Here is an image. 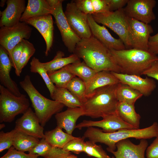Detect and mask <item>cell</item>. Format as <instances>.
I'll return each mask as SVG.
<instances>
[{
  "mask_svg": "<svg viewBox=\"0 0 158 158\" xmlns=\"http://www.w3.org/2000/svg\"><path fill=\"white\" fill-rule=\"evenodd\" d=\"M97 72L102 71L121 73L110 50L92 35L81 39L73 53Z\"/></svg>",
  "mask_w": 158,
  "mask_h": 158,
  "instance_id": "obj_1",
  "label": "cell"
},
{
  "mask_svg": "<svg viewBox=\"0 0 158 158\" xmlns=\"http://www.w3.org/2000/svg\"><path fill=\"white\" fill-rule=\"evenodd\" d=\"M83 137L95 143L105 144L108 146L107 150L110 152L115 151L116 143L123 140L130 138L147 139L158 137V123L154 122L144 128L122 129L112 133L104 132L101 129L90 127L87 128Z\"/></svg>",
  "mask_w": 158,
  "mask_h": 158,
  "instance_id": "obj_2",
  "label": "cell"
},
{
  "mask_svg": "<svg viewBox=\"0 0 158 158\" xmlns=\"http://www.w3.org/2000/svg\"><path fill=\"white\" fill-rule=\"evenodd\" d=\"M110 50L121 73L123 74L140 76L158 59L157 55L148 51L134 48Z\"/></svg>",
  "mask_w": 158,
  "mask_h": 158,
  "instance_id": "obj_3",
  "label": "cell"
},
{
  "mask_svg": "<svg viewBox=\"0 0 158 158\" xmlns=\"http://www.w3.org/2000/svg\"><path fill=\"white\" fill-rule=\"evenodd\" d=\"M118 83L98 88L87 98L82 107L84 116L92 118H102L116 112L118 102L116 91Z\"/></svg>",
  "mask_w": 158,
  "mask_h": 158,
  "instance_id": "obj_4",
  "label": "cell"
},
{
  "mask_svg": "<svg viewBox=\"0 0 158 158\" xmlns=\"http://www.w3.org/2000/svg\"><path fill=\"white\" fill-rule=\"evenodd\" d=\"M19 84L29 96L35 112L43 127L54 115L60 112L65 106L58 102L48 99L41 94L33 85L28 75L25 76Z\"/></svg>",
  "mask_w": 158,
  "mask_h": 158,
  "instance_id": "obj_5",
  "label": "cell"
},
{
  "mask_svg": "<svg viewBox=\"0 0 158 158\" xmlns=\"http://www.w3.org/2000/svg\"><path fill=\"white\" fill-rule=\"evenodd\" d=\"M28 99L25 95L16 96L0 85V122L11 123L15 117L23 114L30 107Z\"/></svg>",
  "mask_w": 158,
  "mask_h": 158,
  "instance_id": "obj_6",
  "label": "cell"
},
{
  "mask_svg": "<svg viewBox=\"0 0 158 158\" xmlns=\"http://www.w3.org/2000/svg\"><path fill=\"white\" fill-rule=\"evenodd\" d=\"M91 15L97 23L107 26L117 35L126 49L132 48L129 35L128 17L123 8L114 11L95 13Z\"/></svg>",
  "mask_w": 158,
  "mask_h": 158,
  "instance_id": "obj_7",
  "label": "cell"
},
{
  "mask_svg": "<svg viewBox=\"0 0 158 158\" xmlns=\"http://www.w3.org/2000/svg\"><path fill=\"white\" fill-rule=\"evenodd\" d=\"M52 9V15L60 32L62 41L69 52L73 54L76 46L81 40L69 25L63 12V0H48Z\"/></svg>",
  "mask_w": 158,
  "mask_h": 158,
  "instance_id": "obj_8",
  "label": "cell"
},
{
  "mask_svg": "<svg viewBox=\"0 0 158 158\" xmlns=\"http://www.w3.org/2000/svg\"><path fill=\"white\" fill-rule=\"evenodd\" d=\"M32 28L25 22H20L11 27L3 26L0 29V44L7 51L9 56L14 47L23 39H29Z\"/></svg>",
  "mask_w": 158,
  "mask_h": 158,
  "instance_id": "obj_9",
  "label": "cell"
},
{
  "mask_svg": "<svg viewBox=\"0 0 158 158\" xmlns=\"http://www.w3.org/2000/svg\"><path fill=\"white\" fill-rule=\"evenodd\" d=\"M64 13L71 28L80 38H88L92 36L88 23V15L80 11L73 1L67 4Z\"/></svg>",
  "mask_w": 158,
  "mask_h": 158,
  "instance_id": "obj_10",
  "label": "cell"
},
{
  "mask_svg": "<svg viewBox=\"0 0 158 158\" xmlns=\"http://www.w3.org/2000/svg\"><path fill=\"white\" fill-rule=\"evenodd\" d=\"M156 4L155 0H128L123 9L128 17L149 24L156 18L153 9Z\"/></svg>",
  "mask_w": 158,
  "mask_h": 158,
  "instance_id": "obj_11",
  "label": "cell"
},
{
  "mask_svg": "<svg viewBox=\"0 0 158 158\" xmlns=\"http://www.w3.org/2000/svg\"><path fill=\"white\" fill-rule=\"evenodd\" d=\"M129 35L132 48L148 51L151 34L153 32L152 26L128 17Z\"/></svg>",
  "mask_w": 158,
  "mask_h": 158,
  "instance_id": "obj_12",
  "label": "cell"
},
{
  "mask_svg": "<svg viewBox=\"0 0 158 158\" xmlns=\"http://www.w3.org/2000/svg\"><path fill=\"white\" fill-rule=\"evenodd\" d=\"M99 121L84 120L76 125V128L97 127L102 128L105 133H112L122 129H137L123 121L116 112L106 115Z\"/></svg>",
  "mask_w": 158,
  "mask_h": 158,
  "instance_id": "obj_13",
  "label": "cell"
},
{
  "mask_svg": "<svg viewBox=\"0 0 158 158\" xmlns=\"http://www.w3.org/2000/svg\"><path fill=\"white\" fill-rule=\"evenodd\" d=\"M14 129L39 139H44L43 127L30 107L16 120Z\"/></svg>",
  "mask_w": 158,
  "mask_h": 158,
  "instance_id": "obj_14",
  "label": "cell"
},
{
  "mask_svg": "<svg viewBox=\"0 0 158 158\" xmlns=\"http://www.w3.org/2000/svg\"><path fill=\"white\" fill-rule=\"evenodd\" d=\"M87 19L92 35L108 49L116 50L126 49L120 38L114 37L104 26L99 25L94 20L91 15H88Z\"/></svg>",
  "mask_w": 158,
  "mask_h": 158,
  "instance_id": "obj_15",
  "label": "cell"
},
{
  "mask_svg": "<svg viewBox=\"0 0 158 158\" xmlns=\"http://www.w3.org/2000/svg\"><path fill=\"white\" fill-rule=\"evenodd\" d=\"M145 139H140L139 143L136 145L128 139L121 140L116 144L117 150L110 152L115 158H145V152L148 146ZM111 158H115L112 157Z\"/></svg>",
  "mask_w": 158,
  "mask_h": 158,
  "instance_id": "obj_16",
  "label": "cell"
},
{
  "mask_svg": "<svg viewBox=\"0 0 158 158\" xmlns=\"http://www.w3.org/2000/svg\"><path fill=\"white\" fill-rule=\"evenodd\" d=\"M52 15L49 14L33 17L25 21L35 28L44 38L46 44L45 52L46 56L48 55L53 43L54 26Z\"/></svg>",
  "mask_w": 158,
  "mask_h": 158,
  "instance_id": "obj_17",
  "label": "cell"
},
{
  "mask_svg": "<svg viewBox=\"0 0 158 158\" xmlns=\"http://www.w3.org/2000/svg\"><path fill=\"white\" fill-rule=\"evenodd\" d=\"M111 72L120 83L130 86L144 96H149L156 88V83L153 79L147 77L143 78L135 75Z\"/></svg>",
  "mask_w": 158,
  "mask_h": 158,
  "instance_id": "obj_18",
  "label": "cell"
},
{
  "mask_svg": "<svg viewBox=\"0 0 158 158\" xmlns=\"http://www.w3.org/2000/svg\"><path fill=\"white\" fill-rule=\"evenodd\" d=\"M25 0H8L7 7L2 11H0V27H11L20 22L26 6Z\"/></svg>",
  "mask_w": 158,
  "mask_h": 158,
  "instance_id": "obj_19",
  "label": "cell"
},
{
  "mask_svg": "<svg viewBox=\"0 0 158 158\" xmlns=\"http://www.w3.org/2000/svg\"><path fill=\"white\" fill-rule=\"evenodd\" d=\"M12 67L7 51L0 46V82L16 96H20L21 94L16 83L11 78L10 72Z\"/></svg>",
  "mask_w": 158,
  "mask_h": 158,
  "instance_id": "obj_20",
  "label": "cell"
},
{
  "mask_svg": "<svg viewBox=\"0 0 158 158\" xmlns=\"http://www.w3.org/2000/svg\"><path fill=\"white\" fill-rule=\"evenodd\" d=\"M84 115L85 112L82 107L68 108L66 110L55 115L57 126L63 129L67 133L72 135L76 128L77 120L81 116Z\"/></svg>",
  "mask_w": 158,
  "mask_h": 158,
  "instance_id": "obj_21",
  "label": "cell"
},
{
  "mask_svg": "<svg viewBox=\"0 0 158 158\" xmlns=\"http://www.w3.org/2000/svg\"><path fill=\"white\" fill-rule=\"evenodd\" d=\"M120 83L118 79L111 72L102 71L97 72L85 84V96L87 99L91 96L98 88Z\"/></svg>",
  "mask_w": 158,
  "mask_h": 158,
  "instance_id": "obj_22",
  "label": "cell"
},
{
  "mask_svg": "<svg viewBox=\"0 0 158 158\" xmlns=\"http://www.w3.org/2000/svg\"><path fill=\"white\" fill-rule=\"evenodd\" d=\"M51 7L48 0H28L20 22H25L31 18L52 14Z\"/></svg>",
  "mask_w": 158,
  "mask_h": 158,
  "instance_id": "obj_23",
  "label": "cell"
},
{
  "mask_svg": "<svg viewBox=\"0 0 158 158\" xmlns=\"http://www.w3.org/2000/svg\"><path fill=\"white\" fill-rule=\"evenodd\" d=\"M28 153L37 154L44 158H66L71 154L62 148L52 146L44 139H41L38 144Z\"/></svg>",
  "mask_w": 158,
  "mask_h": 158,
  "instance_id": "obj_24",
  "label": "cell"
},
{
  "mask_svg": "<svg viewBox=\"0 0 158 158\" xmlns=\"http://www.w3.org/2000/svg\"><path fill=\"white\" fill-rule=\"evenodd\" d=\"M134 104L118 102L116 112L125 122L136 129H139L141 116L136 112Z\"/></svg>",
  "mask_w": 158,
  "mask_h": 158,
  "instance_id": "obj_25",
  "label": "cell"
},
{
  "mask_svg": "<svg viewBox=\"0 0 158 158\" xmlns=\"http://www.w3.org/2000/svg\"><path fill=\"white\" fill-rule=\"evenodd\" d=\"M64 56L63 52L58 51L52 60L49 62L42 63L47 72L54 71L68 64L80 61V58L74 54L67 57H64Z\"/></svg>",
  "mask_w": 158,
  "mask_h": 158,
  "instance_id": "obj_26",
  "label": "cell"
},
{
  "mask_svg": "<svg viewBox=\"0 0 158 158\" xmlns=\"http://www.w3.org/2000/svg\"><path fill=\"white\" fill-rule=\"evenodd\" d=\"M44 134V139L47 143L54 147L62 149L69 141L76 138L64 132L57 126L45 131Z\"/></svg>",
  "mask_w": 158,
  "mask_h": 158,
  "instance_id": "obj_27",
  "label": "cell"
},
{
  "mask_svg": "<svg viewBox=\"0 0 158 158\" xmlns=\"http://www.w3.org/2000/svg\"><path fill=\"white\" fill-rule=\"evenodd\" d=\"M51 99L63 104L68 108L82 107L83 104L66 88L55 86Z\"/></svg>",
  "mask_w": 158,
  "mask_h": 158,
  "instance_id": "obj_28",
  "label": "cell"
},
{
  "mask_svg": "<svg viewBox=\"0 0 158 158\" xmlns=\"http://www.w3.org/2000/svg\"><path fill=\"white\" fill-rule=\"evenodd\" d=\"M40 141L39 139L16 130L13 146L19 151L28 152L35 147Z\"/></svg>",
  "mask_w": 158,
  "mask_h": 158,
  "instance_id": "obj_29",
  "label": "cell"
},
{
  "mask_svg": "<svg viewBox=\"0 0 158 158\" xmlns=\"http://www.w3.org/2000/svg\"><path fill=\"white\" fill-rule=\"evenodd\" d=\"M65 67L70 72L75 76H78L85 84L97 73L83 61L70 64Z\"/></svg>",
  "mask_w": 158,
  "mask_h": 158,
  "instance_id": "obj_30",
  "label": "cell"
},
{
  "mask_svg": "<svg viewBox=\"0 0 158 158\" xmlns=\"http://www.w3.org/2000/svg\"><path fill=\"white\" fill-rule=\"evenodd\" d=\"M116 95L118 102L134 104L143 96L138 91L126 84L121 83L118 84Z\"/></svg>",
  "mask_w": 158,
  "mask_h": 158,
  "instance_id": "obj_31",
  "label": "cell"
},
{
  "mask_svg": "<svg viewBox=\"0 0 158 158\" xmlns=\"http://www.w3.org/2000/svg\"><path fill=\"white\" fill-rule=\"evenodd\" d=\"M51 82L57 87L66 88L68 83L76 76L68 71L65 67L52 72H47Z\"/></svg>",
  "mask_w": 158,
  "mask_h": 158,
  "instance_id": "obj_32",
  "label": "cell"
},
{
  "mask_svg": "<svg viewBox=\"0 0 158 158\" xmlns=\"http://www.w3.org/2000/svg\"><path fill=\"white\" fill-rule=\"evenodd\" d=\"M30 65L31 72L37 73L40 75L49 92L50 96H51L54 90L55 86L50 80L47 71L43 66L42 63L40 62L37 58L33 57L30 62Z\"/></svg>",
  "mask_w": 158,
  "mask_h": 158,
  "instance_id": "obj_33",
  "label": "cell"
},
{
  "mask_svg": "<svg viewBox=\"0 0 158 158\" xmlns=\"http://www.w3.org/2000/svg\"><path fill=\"white\" fill-rule=\"evenodd\" d=\"M21 42L23 44V50L17 67L15 69V73L18 76H20L23 68L36 51L33 44L27 40L23 39Z\"/></svg>",
  "mask_w": 158,
  "mask_h": 158,
  "instance_id": "obj_34",
  "label": "cell"
},
{
  "mask_svg": "<svg viewBox=\"0 0 158 158\" xmlns=\"http://www.w3.org/2000/svg\"><path fill=\"white\" fill-rule=\"evenodd\" d=\"M83 104L87 100L86 84L81 79L75 76L70 81L66 88Z\"/></svg>",
  "mask_w": 158,
  "mask_h": 158,
  "instance_id": "obj_35",
  "label": "cell"
},
{
  "mask_svg": "<svg viewBox=\"0 0 158 158\" xmlns=\"http://www.w3.org/2000/svg\"><path fill=\"white\" fill-rule=\"evenodd\" d=\"M84 152L89 156L96 158H111L101 145L90 140L85 142Z\"/></svg>",
  "mask_w": 158,
  "mask_h": 158,
  "instance_id": "obj_36",
  "label": "cell"
},
{
  "mask_svg": "<svg viewBox=\"0 0 158 158\" xmlns=\"http://www.w3.org/2000/svg\"><path fill=\"white\" fill-rule=\"evenodd\" d=\"M83 137H76L69 141L63 147L66 151L79 154L84 152L85 142Z\"/></svg>",
  "mask_w": 158,
  "mask_h": 158,
  "instance_id": "obj_37",
  "label": "cell"
},
{
  "mask_svg": "<svg viewBox=\"0 0 158 158\" xmlns=\"http://www.w3.org/2000/svg\"><path fill=\"white\" fill-rule=\"evenodd\" d=\"M14 128L6 133L1 131L0 132V152L9 149L13 146L15 133Z\"/></svg>",
  "mask_w": 158,
  "mask_h": 158,
  "instance_id": "obj_38",
  "label": "cell"
},
{
  "mask_svg": "<svg viewBox=\"0 0 158 158\" xmlns=\"http://www.w3.org/2000/svg\"><path fill=\"white\" fill-rule=\"evenodd\" d=\"M39 156L37 154L25 153L24 152L17 150L12 146L0 158H38Z\"/></svg>",
  "mask_w": 158,
  "mask_h": 158,
  "instance_id": "obj_39",
  "label": "cell"
},
{
  "mask_svg": "<svg viewBox=\"0 0 158 158\" xmlns=\"http://www.w3.org/2000/svg\"><path fill=\"white\" fill-rule=\"evenodd\" d=\"M73 1L78 8L84 13L87 15H92L95 13L91 0H75Z\"/></svg>",
  "mask_w": 158,
  "mask_h": 158,
  "instance_id": "obj_40",
  "label": "cell"
},
{
  "mask_svg": "<svg viewBox=\"0 0 158 158\" xmlns=\"http://www.w3.org/2000/svg\"><path fill=\"white\" fill-rule=\"evenodd\" d=\"M23 49L22 42L18 44L13 49L9 56L12 67L15 69L20 60Z\"/></svg>",
  "mask_w": 158,
  "mask_h": 158,
  "instance_id": "obj_41",
  "label": "cell"
},
{
  "mask_svg": "<svg viewBox=\"0 0 158 158\" xmlns=\"http://www.w3.org/2000/svg\"><path fill=\"white\" fill-rule=\"evenodd\" d=\"M146 152L147 158H158V137L148 146Z\"/></svg>",
  "mask_w": 158,
  "mask_h": 158,
  "instance_id": "obj_42",
  "label": "cell"
},
{
  "mask_svg": "<svg viewBox=\"0 0 158 158\" xmlns=\"http://www.w3.org/2000/svg\"><path fill=\"white\" fill-rule=\"evenodd\" d=\"M128 0H105L110 11H114L123 8Z\"/></svg>",
  "mask_w": 158,
  "mask_h": 158,
  "instance_id": "obj_43",
  "label": "cell"
},
{
  "mask_svg": "<svg viewBox=\"0 0 158 158\" xmlns=\"http://www.w3.org/2000/svg\"><path fill=\"white\" fill-rule=\"evenodd\" d=\"M91 1L94 9L95 13L109 11L105 0H91Z\"/></svg>",
  "mask_w": 158,
  "mask_h": 158,
  "instance_id": "obj_44",
  "label": "cell"
},
{
  "mask_svg": "<svg viewBox=\"0 0 158 158\" xmlns=\"http://www.w3.org/2000/svg\"><path fill=\"white\" fill-rule=\"evenodd\" d=\"M142 75L153 78L158 81V59L153 62L143 72Z\"/></svg>",
  "mask_w": 158,
  "mask_h": 158,
  "instance_id": "obj_45",
  "label": "cell"
},
{
  "mask_svg": "<svg viewBox=\"0 0 158 158\" xmlns=\"http://www.w3.org/2000/svg\"><path fill=\"white\" fill-rule=\"evenodd\" d=\"M148 51L156 55L158 54V32L150 37L148 42Z\"/></svg>",
  "mask_w": 158,
  "mask_h": 158,
  "instance_id": "obj_46",
  "label": "cell"
},
{
  "mask_svg": "<svg viewBox=\"0 0 158 158\" xmlns=\"http://www.w3.org/2000/svg\"><path fill=\"white\" fill-rule=\"evenodd\" d=\"M7 1L6 0H1L0 3V6L1 7H3L6 2Z\"/></svg>",
  "mask_w": 158,
  "mask_h": 158,
  "instance_id": "obj_47",
  "label": "cell"
},
{
  "mask_svg": "<svg viewBox=\"0 0 158 158\" xmlns=\"http://www.w3.org/2000/svg\"><path fill=\"white\" fill-rule=\"evenodd\" d=\"M66 158H78L77 157L74 155L72 154H71L68 155Z\"/></svg>",
  "mask_w": 158,
  "mask_h": 158,
  "instance_id": "obj_48",
  "label": "cell"
},
{
  "mask_svg": "<svg viewBox=\"0 0 158 158\" xmlns=\"http://www.w3.org/2000/svg\"><path fill=\"white\" fill-rule=\"evenodd\" d=\"M5 127V125L4 123H1L0 124V129L1 130Z\"/></svg>",
  "mask_w": 158,
  "mask_h": 158,
  "instance_id": "obj_49",
  "label": "cell"
},
{
  "mask_svg": "<svg viewBox=\"0 0 158 158\" xmlns=\"http://www.w3.org/2000/svg\"></svg>",
  "mask_w": 158,
  "mask_h": 158,
  "instance_id": "obj_50",
  "label": "cell"
}]
</instances>
